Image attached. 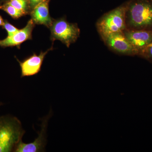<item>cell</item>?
<instances>
[{
	"mask_svg": "<svg viewBox=\"0 0 152 152\" xmlns=\"http://www.w3.org/2000/svg\"><path fill=\"white\" fill-rule=\"evenodd\" d=\"M50 28L52 42L61 41L68 48L77 41L80 34L77 25L69 23L64 18L54 20Z\"/></svg>",
	"mask_w": 152,
	"mask_h": 152,
	"instance_id": "277c9868",
	"label": "cell"
},
{
	"mask_svg": "<svg viewBox=\"0 0 152 152\" xmlns=\"http://www.w3.org/2000/svg\"><path fill=\"white\" fill-rule=\"evenodd\" d=\"M10 0H0V4H4V3L9 1Z\"/></svg>",
	"mask_w": 152,
	"mask_h": 152,
	"instance_id": "e0dca14e",
	"label": "cell"
},
{
	"mask_svg": "<svg viewBox=\"0 0 152 152\" xmlns=\"http://www.w3.org/2000/svg\"><path fill=\"white\" fill-rule=\"evenodd\" d=\"M2 27L7 32V37H10V36H12L14 34L18 31L19 30L18 28L15 27L13 25L9 23L7 20H4V24Z\"/></svg>",
	"mask_w": 152,
	"mask_h": 152,
	"instance_id": "4fadbf2b",
	"label": "cell"
},
{
	"mask_svg": "<svg viewBox=\"0 0 152 152\" xmlns=\"http://www.w3.org/2000/svg\"><path fill=\"white\" fill-rule=\"evenodd\" d=\"M127 6L123 5L106 14L98 22L97 28L103 39L111 34L124 32L126 28Z\"/></svg>",
	"mask_w": 152,
	"mask_h": 152,
	"instance_id": "3957f363",
	"label": "cell"
},
{
	"mask_svg": "<svg viewBox=\"0 0 152 152\" xmlns=\"http://www.w3.org/2000/svg\"><path fill=\"white\" fill-rule=\"evenodd\" d=\"M35 24L31 19L28 21L24 28L10 37L0 40V47L3 48L7 47H17L20 49L21 45L28 40L31 39L32 33Z\"/></svg>",
	"mask_w": 152,
	"mask_h": 152,
	"instance_id": "9c48e42d",
	"label": "cell"
},
{
	"mask_svg": "<svg viewBox=\"0 0 152 152\" xmlns=\"http://www.w3.org/2000/svg\"><path fill=\"white\" fill-rule=\"evenodd\" d=\"M49 113L46 117L43 118L41 124V130L38 133V137L32 142L25 143L21 141L17 145L14 152H39L45 151L47 144V128L49 119L52 113Z\"/></svg>",
	"mask_w": 152,
	"mask_h": 152,
	"instance_id": "5b68a950",
	"label": "cell"
},
{
	"mask_svg": "<svg viewBox=\"0 0 152 152\" xmlns=\"http://www.w3.org/2000/svg\"><path fill=\"white\" fill-rule=\"evenodd\" d=\"M4 20H3L2 17L0 15V26H3L4 24Z\"/></svg>",
	"mask_w": 152,
	"mask_h": 152,
	"instance_id": "2e32d148",
	"label": "cell"
},
{
	"mask_svg": "<svg viewBox=\"0 0 152 152\" xmlns=\"http://www.w3.org/2000/svg\"><path fill=\"white\" fill-rule=\"evenodd\" d=\"M49 0H45L36 6L30 12L31 19L35 24L42 25L48 28L51 26L54 19L49 14Z\"/></svg>",
	"mask_w": 152,
	"mask_h": 152,
	"instance_id": "30bf717a",
	"label": "cell"
},
{
	"mask_svg": "<svg viewBox=\"0 0 152 152\" xmlns=\"http://www.w3.org/2000/svg\"><path fill=\"white\" fill-rule=\"evenodd\" d=\"M104 41L114 51L126 55H137L136 52L124 32L113 33L108 36Z\"/></svg>",
	"mask_w": 152,
	"mask_h": 152,
	"instance_id": "52a82bcc",
	"label": "cell"
},
{
	"mask_svg": "<svg viewBox=\"0 0 152 152\" xmlns=\"http://www.w3.org/2000/svg\"><path fill=\"white\" fill-rule=\"evenodd\" d=\"M136 52L140 56L152 43V31L131 29L124 32Z\"/></svg>",
	"mask_w": 152,
	"mask_h": 152,
	"instance_id": "8992f818",
	"label": "cell"
},
{
	"mask_svg": "<svg viewBox=\"0 0 152 152\" xmlns=\"http://www.w3.org/2000/svg\"><path fill=\"white\" fill-rule=\"evenodd\" d=\"M126 16L131 29L152 31V0H133Z\"/></svg>",
	"mask_w": 152,
	"mask_h": 152,
	"instance_id": "7a4b0ae2",
	"label": "cell"
},
{
	"mask_svg": "<svg viewBox=\"0 0 152 152\" xmlns=\"http://www.w3.org/2000/svg\"><path fill=\"white\" fill-rule=\"evenodd\" d=\"M44 1L45 0H29L31 10H32L36 6Z\"/></svg>",
	"mask_w": 152,
	"mask_h": 152,
	"instance_id": "9a60e30c",
	"label": "cell"
},
{
	"mask_svg": "<svg viewBox=\"0 0 152 152\" xmlns=\"http://www.w3.org/2000/svg\"><path fill=\"white\" fill-rule=\"evenodd\" d=\"M140 56L152 63V43L144 51Z\"/></svg>",
	"mask_w": 152,
	"mask_h": 152,
	"instance_id": "5bb4252c",
	"label": "cell"
},
{
	"mask_svg": "<svg viewBox=\"0 0 152 152\" xmlns=\"http://www.w3.org/2000/svg\"><path fill=\"white\" fill-rule=\"evenodd\" d=\"M7 2L15 8L24 12L27 15L31 11L29 0H10Z\"/></svg>",
	"mask_w": 152,
	"mask_h": 152,
	"instance_id": "7c38bea8",
	"label": "cell"
},
{
	"mask_svg": "<svg viewBox=\"0 0 152 152\" xmlns=\"http://www.w3.org/2000/svg\"><path fill=\"white\" fill-rule=\"evenodd\" d=\"M0 10L5 12L14 19H18L27 15L24 12L15 8L7 2L0 5Z\"/></svg>",
	"mask_w": 152,
	"mask_h": 152,
	"instance_id": "8fae6325",
	"label": "cell"
},
{
	"mask_svg": "<svg viewBox=\"0 0 152 152\" xmlns=\"http://www.w3.org/2000/svg\"><path fill=\"white\" fill-rule=\"evenodd\" d=\"M25 133L16 117L11 115L0 117V152H14Z\"/></svg>",
	"mask_w": 152,
	"mask_h": 152,
	"instance_id": "6da1fadb",
	"label": "cell"
},
{
	"mask_svg": "<svg viewBox=\"0 0 152 152\" xmlns=\"http://www.w3.org/2000/svg\"><path fill=\"white\" fill-rule=\"evenodd\" d=\"M53 50V47L45 52H41L39 55L34 53L23 61L16 59L19 63L21 70V77L34 75L41 71L42 64L46 55L50 51Z\"/></svg>",
	"mask_w": 152,
	"mask_h": 152,
	"instance_id": "ba28073f",
	"label": "cell"
},
{
	"mask_svg": "<svg viewBox=\"0 0 152 152\" xmlns=\"http://www.w3.org/2000/svg\"><path fill=\"white\" fill-rule=\"evenodd\" d=\"M2 105H3V104L2 103H0V106H1Z\"/></svg>",
	"mask_w": 152,
	"mask_h": 152,
	"instance_id": "ac0fdd59",
	"label": "cell"
}]
</instances>
